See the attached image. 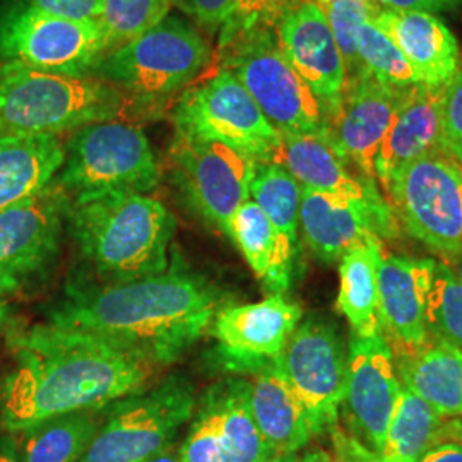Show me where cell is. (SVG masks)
I'll list each match as a JSON object with an SVG mask.
<instances>
[{"label": "cell", "mask_w": 462, "mask_h": 462, "mask_svg": "<svg viewBox=\"0 0 462 462\" xmlns=\"http://www.w3.org/2000/svg\"><path fill=\"white\" fill-rule=\"evenodd\" d=\"M9 343L14 368L0 383V430L9 433L141 393L160 368L129 347L47 322Z\"/></svg>", "instance_id": "6da1fadb"}, {"label": "cell", "mask_w": 462, "mask_h": 462, "mask_svg": "<svg viewBox=\"0 0 462 462\" xmlns=\"http://www.w3.org/2000/svg\"><path fill=\"white\" fill-rule=\"evenodd\" d=\"M219 295L208 281L165 271L118 282H76L47 324L129 347L158 366L171 364L211 329Z\"/></svg>", "instance_id": "7a4b0ae2"}, {"label": "cell", "mask_w": 462, "mask_h": 462, "mask_svg": "<svg viewBox=\"0 0 462 462\" xmlns=\"http://www.w3.org/2000/svg\"><path fill=\"white\" fill-rule=\"evenodd\" d=\"M66 226L95 284H118L168 271L175 219L148 194L69 199Z\"/></svg>", "instance_id": "3957f363"}, {"label": "cell", "mask_w": 462, "mask_h": 462, "mask_svg": "<svg viewBox=\"0 0 462 462\" xmlns=\"http://www.w3.org/2000/svg\"><path fill=\"white\" fill-rule=\"evenodd\" d=\"M135 103L98 78L0 62V133L59 137L91 124L124 120Z\"/></svg>", "instance_id": "277c9868"}, {"label": "cell", "mask_w": 462, "mask_h": 462, "mask_svg": "<svg viewBox=\"0 0 462 462\" xmlns=\"http://www.w3.org/2000/svg\"><path fill=\"white\" fill-rule=\"evenodd\" d=\"M162 180V168L148 135L124 120H106L74 131L57 183L69 199L112 192L148 194Z\"/></svg>", "instance_id": "5b68a950"}, {"label": "cell", "mask_w": 462, "mask_h": 462, "mask_svg": "<svg viewBox=\"0 0 462 462\" xmlns=\"http://www.w3.org/2000/svg\"><path fill=\"white\" fill-rule=\"evenodd\" d=\"M211 59L213 50L194 26L168 16L148 33L105 53L93 74L135 101L151 103L192 83Z\"/></svg>", "instance_id": "8992f818"}, {"label": "cell", "mask_w": 462, "mask_h": 462, "mask_svg": "<svg viewBox=\"0 0 462 462\" xmlns=\"http://www.w3.org/2000/svg\"><path fill=\"white\" fill-rule=\"evenodd\" d=\"M198 410L192 382L170 375L105 406L103 423L81 462H148L166 447Z\"/></svg>", "instance_id": "52a82bcc"}, {"label": "cell", "mask_w": 462, "mask_h": 462, "mask_svg": "<svg viewBox=\"0 0 462 462\" xmlns=\"http://www.w3.org/2000/svg\"><path fill=\"white\" fill-rule=\"evenodd\" d=\"M406 231L444 259L462 252V166L439 149L399 168L383 185Z\"/></svg>", "instance_id": "ba28073f"}, {"label": "cell", "mask_w": 462, "mask_h": 462, "mask_svg": "<svg viewBox=\"0 0 462 462\" xmlns=\"http://www.w3.org/2000/svg\"><path fill=\"white\" fill-rule=\"evenodd\" d=\"M171 118L175 133L225 144L255 163H274L278 158L280 131L225 67L208 81L185 89Z\"/></svg>", "instance_id": "9c48e42d"}, {"label": "cell", "mask_w": 462, "mask_h": 462, "mask_svg": "<svg viewBox=\"0 0 462 462\" xmlns=\"http://www.w3.org/2000/svg\"><path fill=\"white\" fill-rule=\"evenodd\" d=\"M221 51L223 67L247 89L280 134L326 131L320 103L281 51L273 28L244 34Z\"/></svg>", "instance_id": "30bf717a"}, {"label": "cell", "mask_w": 462, "mask_h": 462, "mask_svg": "<svg viewBox=\"0 0 462 462\" xmlns=\"http://www.w3.org/2000/svg\"><path fill=\"white\" fill-rule=\"evenodd\" d=\"M69 198L59 183L0 211V300L33 293L60 257Z\"/></svg>", "instance_id": "8fae6325"}, {"label": "cell", "mask_w": 462, "mask_h": 462, "mask_svg": "<svg viewBox=\"0 0 462 462\" xmlns=\"http://www.w3.org/2000/svg\"><path fill=\"white\" fill-rule=\"evenodd\" d=\"M108 51L98 19L53 16L17 0L0 17V62L43 72L89 76Z\"/></svg>", "instance_id": "7c38bea8"}, {"label": "cell", "mask_w": 462, "mask_h": 462, "mask_svg": "<svg viewBox=\"0 0 462 462\" xmlns=\"http://www.w3.org/2000/svg\"><path fill=\"white\" fill-rule=\"evenodd\" d=\"M255 162L219 143L175 133L170 146L171 180L187 206L230 236L231 219L250 199Z\"/></svg>", "instance_id": "4fadbf2b"}, {"label": "cell", "mask_w": 462, "mask_h": 462, "mask_svg": "<svg viewBox=\"0 0 462 462\" xmlns=\"http://www.w3.org/2000/svg\"><path fill=\"white\" fill-rule=\"evenodd\" d=\"M274 364L300 399L314 437L337 427L347 351L336 328L322 319L300 322Z\"/></svg>", "instance_id": "5bb4252c"}, {"label": "cell", "mask_w": 462, "mask_h": 462, "mask_svg": "<svg viewBox=\"0 0 462 462\" xmlns=\"http://www.w3.org/2000/svg\"><path fill=\"white\" fill-rule=\"evenodd\" d=\"M301 315L300 305L282 295L221 307L211 326L221 364L236 374H255L274 364L301 322Z\"/></svg>", "instance_id": "9a60e30c"}, {"label": "cell", "mask_w": 462, "mask_h": 462, "mask_svg": "<svg viewBox=\"0 0 462 462\" xmlns=\"http://www.w3.org/2000/svg\"><path fill=\"white\" fill-rule=\"evenodd\" d=\"M401 391L394 353L383 336L358 337L351 334L343 404L356 439L375 454L383 446Z\"/></svg>", "instance_id": "2e32d148"}, {"label": "cell", "mask_w": 462, "mask_h": 462, "mask_svg": "<svg viewBox=\"0 0 462 462\" xmlns=\"http://www.w3.org/2000/svg\"><path fill=\"white\" fill-rule=\"evenodd\" d=\"M273 32L288 62L320 103L328 124L345 97L347 70L324 13L314 0H305L282 14Z\"/></svg>", "instance_id": "e0dca14e"}, {"label": "cell", "mask_w": 462, "mask_h": 462, "mask_svg": "<svg viewBox=\"0 0 462 462\" xmlns=\"http://www.w3.org/2000/svg\"><path fill=\"white\" fill-rule=\"evenodd\" d=\"M406 89L380 83L362 70L347 79L343 101L326 124L332 146L356 166L366 180H375L374 162Z\"/></svg>", "instance_id": "ac0fdd59"}, {"label": "cell", "mask_w": 462, "mask_h": 462, "mask_svg": "<svg viewBox=\"0 0 462 462\" xmlns=\"http://www.w3.org/2000/svg\"><path fill=\"white\" fill-rule=\"evenodd\" d=\"M394 216L383 202H360L301 187L300 230L315 255L332 264L349 250L391 236Z\"/></svg>", "instance_id": "d6986e66"}, {"label": "cell", "mask_w": 462, "mask_h": 462, "mask_svg": "<svg viewBox=\"0 0 462 462\" xmlns=\"http://www.w3.org/2000/svg\"><path fill=\"white\" fill-rule=\"evenodd\" d=\"M437 263L406 255H382L379 264L380 329L393 353L427 343L429 295Z\"/></svg>", "instance_id": "ffe728a7"}, {"label": "cell", "mask_w": 462, "mask_h": 462, "mask_svg": "<svg viewBox=\"0 0 462 462\" xmlns=\"http://www.w3.org/2000/svg\"><path fill=\"white\" fill-rule=\"evenodd\" d=\"M413 66L421 86L447 88L461 64V50L446 23L430 13L377 7L370 19Z\"/></svg>", "instance_id": "44dd1931"}, {"label": "cell", "mask_w": 462, "mask_h": 462, "mask_svg": "<svg viewBox=\"0 0 462 462\" xmlns=\"http://www.w3.org/2000/svg\"><path fill=\"white\" fill-rule=\"evenodd\" d=\"M446 88L414 86L406 89L396 116L375 154L374 171L382 187L399 168L444 148Z\"/></svg>", "instance_id": "7402d4cb"}, {"label": "cell", "mask_w": 462, "mask_h": 462, "mask_svg": "<svg viewBox=\"0 0 462 462\" xmlns=\"http://www.w3.org/2000/svg\"><path fill=\"white\" fill-rule=\"evenodd\" d=\"M274 163L284 166L301 187L315 192L360 202H383L374 180L358 179L347 170L346 160L332 146L326 131L281 134Z\"/></svg>", "instance_id": "603a6c76"}, {"label": "cell", "mask_w": 462, "mask_h": 462, "mask_svg": "<svg viewBox=\"0 0 462 462\" xmlns=\"http://www.w3.org/2000/svg\"><path fill=\"white\" fill-rule=\"evenodd\" d=\"M402 387L442 418L462 416V351L430 334L425 345L394 355Z\"/></svg>", "instance_id": "cb8c5ba5"}, {"label": "cell", "mask_w": 462, "mask_h": 462, "mask_svg": "<svg viewBox=\"0 0 462 462\" xmlns=\"http://www.w3.org/2000/svg\"><path fill=\"white\" fill-rule=\"evenodd\" d=\"M248 404L254 421L273 454H298L314 433L307 413L276 364L255 372L248 382Z\"/></svg>", "instance_id": "d4e9b609"}, {"label": "cell", "mask_w": 462, "mask_h": 462, "mask_svg": "<svg viewBox=\"0 0 462 462\" xmlns=\"http://www.w3.org/2000/svg\"><path fill=\"white\" fill-rule=\"evenodd\" d=\"M66 146L55 135L0 133V211L55 180Z\"/></svg>", "instance_id": "484cf974"}, {"label": "cell", "mask_w": 462, "mask_h": 462, "mask_svg": "<svg viewBox=\"0 0 462 462\" xmlns=\"http://www.w3.org/2000/svg\"><path fill=\"white\" fill-rule=\"evenodd\" d=\"M230 238L273 295H282L290 288L295 244L273 225L252 199L233 216Z\"/></svg>", "instance_id": "4316f807"}, {"label": "cell", "mask_w": 462, "mask_h": 462, "mask_svg": "<svg viewBox=\"0 0 462 462\" xmlns=\"http://www.w3.org/2000/svg\"><path fill=\"white\" fill-rule=\"evenodd\" d=\"M202 404L215 420L223 462H264L274 456L257 429L248 404V382L228 380L213 387Z\"/></svg>", "instance_id": "83f0119b"}, {"label": "cell", "mask_w": 462, "mask_h": 462, "mask_svg": "<svg viewBox=\"0 0 462 462\" xmlns=\"http://www.w3.org/2000/svg\"><path fill=\"white\" fill-rule=\"evenodd\" d=\"M382 255V242H374L349 250L339 261L337 309L358 337L382 334L377 278Z\"/></svg>", "instance_id": "f1b7e54d"}, {"label": "cell", "mask_w": 462, "mask_h": 462, "mask_svg": "<svg viewBox=\"0 0 462 462\" xmlns=\"http://www.w3.org/2000/svg\"><path fill=\"white\" fill-rule=\"evenodd\" d=\"M103 410L53 416L14 433L21 462H81L103 423Z\"/></svg>", "instance_id": "f546056e"}, {"label": "cell", "mask_w": 462, "mask_h": 462, "mask_svg": "<svg viewBox=\"0 0 462 462\" xmlns=\"http://www.w3.org/2000/svg\"><path fill=\"white\" fill-rule=\"evenodd\" d=\"M446 418L402 387L379 456L382 462H418L444 440Z\"/></svg>", "instance_id": "4dcf8cb0"}, {"label": "cell", "mask_w": 462, "mask_h": 462, "mask_svg": "<svg viewBox=\"0 0 462 462\" xmlns=\"http://www.w3.org/2000/svg\"><path fill=\"white\" fill-rule=\"evenodd\" d=\"M250 199L264 211L278 230L297 245L301 185L280 163H255Z\"/></svg>", "instance_id": "1f68e13d"}, {"label": "cell", "mask_w": 462, "mask_h": 462, "mask_svg": "<svg viewBox=\"0 0 462 462\" xmlns=\"http://www.w3.org/2000/svg\"><path fill=\"white\" fill-rule=\"evenodd\" d=\"M171 5V0H101L98 23L108 51L158 26L170 16Z\"/></svg>", "instance_id": "d6a6232c"}, {"label": "cell", "mask_w": 462, "mask_h": 462, "mask_svg": "<svg viewBox=\"0 0 462 462\" xmlns=\"http://www.w3.org/2000/svg\"><path fill=\"white\" fill-rule=\"evenodd\" d=\"M356 53L362 70L374 76L380 83L393 86L396 89L421 86L416 70L402 55V51L372 21H368L360 30Z\"/></svg>", "instance_id": "836d02e7"}, {"label": "cell", "mask_w": 462, "mask_h": 462, "mask_svg": "<svg viewBox=\"0 0 462 462\" xmlns=\"http://www.w3.org/2000/svg\"><path fill=\"white\" fill-rule=\"evenodd\" d=\"M427 324L431 336L462 351V281L446 263L435 265Z\"/></svg>", "instance_id": "e575fe53"}, {"label": "cell", "mask_w": 462, "mask_h": 462, "mask_svg": "<svg viewBox=\"0 0 462 462\" xmlns=\"http://www.w3.org/2000/svg\"><path fill=\"white\" fill-rule=\"evenodd\" d=\"M320 7L324 16L329 23L330 32L334 34L337 47L343 53L345 64H346L347 79L355 78L362 72V67L358 62V34L366 24L377 5H374L370 0H314Z\"/></svg>", "instance_id": "d590c367"}, {"label": "cell", "mask_w": 462, "mask_h": 462, "mask_svg": "<svg viewBox=\"0 0 462 462\" xmlns=\"http://www.w3.org/2000/svg\"><path fill=\"white\" fill-rule=\"evenodd\" d=\"M305 0H235L219 33V50L233 40L261 28H273L276 21Z\"/></svg>", "instance_id": "8d00e7d4"}, {"label": "cell", "mask_w": 462, "mask_h": 462, "mask_svg": "<svg viewBox=\"0 0 462 462\" xmlns=\"http://www.w3.org/2000/svg\"><path fill=\"white\" fill-rule=\"evenodd\" d=\"M180 462H223L215 420L204 404L196 410V420L180 444Z\"/></svg>", "instance_id": "74e56055"}, {"label": "cell", "mask_w": 462, "mask_h": 462, "mask_svg": "<svg viewBox=\"0 0 462 462\" xmlns=\"http://www.w3.org/2000/svg\"><path fill=\"white\" fill-rule=\"evenodd\" d=\"M182 13L192 17L200 28L217 32L235 0H171Z\"/></svg>", "instance_id": "f35d334b"}, {"label": "cell", "mask_w": 462, "mask_h": 462, "mask_svg": "<svg viewBox=\"0 0 462 462\" xmlns=\"http://www.w3.org/2000/svg\"><path fill=\"white\" fill-rule=\"evenodd\" d=\"M462 137V55L454 79L444 95V148L447 143Z\"/></svg>", "instance_id": "ab89813d"}, {"label": "cell", "mask_w": 462, "mask_h": 462, "mask_svg": "<svg viewBox=\"0 0 462 462\" xmlns=\"http://www.w3.org/2000/svg\"><path fill=\"white\" fill-rule=\"evenodd\" d=\"M36 9L53 16L91 21L98 19L101 0H26Z\"/></svg>", "instance_id": "60d3db41"}, {"label": "cell", "mask_w": 462, "mask_h": 462, "mask_svg": "<svg viewBox=\"0 0 462 462\" xmlns=\"http://www.w3.org/2000/svg\"><path fill=\"white\" fill-rule=\"evenodd\" d=\"M330 435L334 446V462H382L379 456L355 435H349L337 427L330 430Z\"/></svg>", "instance_id": "b9f144b4"}, {"label": "cell", "mask_w": 462, "mask_h": 462, "mask_svg": "<svg viewBox=\"0 0 462 462\" xmlns=\"http://www.w3.org/2000/svg\"><path fill=\"white\" fill-rule=\"evenodd\" d=\"M374 5L393 11H420V13H450L462 7V0H370Z\"/></svg>", "instance_id": "7bdbcfd3"}, {"label": "cell", "mask_w": 462, "mask_h": 462, "mask_svg": "<svg viewBox=\"0 0 462 462\" xmlns=\"http://www.w3.org/2000/svg\"><path fill=\"white\" fill-rule=\"evenodd\" d=\"M418 462H462V444L454 440H442L431 447Z\"/></svg>", "instance_id": "ee69618b"}, {"label": "cell", "mask_w": 462, "mask_h": 462, "mask_svg": "<svg viewBox=\"0 0 462 462\" xmlns=\"http://www.w3.org/2000/svg\"><path fill=\"white\" fill-rule=\"evenodd\" d=\"M0 462H21L14 433L0 430Z\"/></svg>", "instance_id": "f6af8a7d"}, {"label": "cell", "mask_w": 462, "mask_h": 462, "mask_svg": "<svg viewBox=\"0 0 462 462\" xmlns=\"http://www.w3.org/2000/svg\"><path fill=\"white\" fill-rule=\"evenodd\" d=\"M148 462H180V444L173 442Z\"/></svg>", "instance_id": "bcb514c9"}, {"label": "cell", "mask_w": 462, "mask_h": 462, "mask_svg": "<svg viewBox=\"0 0 462 462\" xmlns=\"http://www.w3.org/2000/svg\"><path fill=\"white\" fill-rule=\"evenodd\" d=\"M444 440H454L462 444V416L446 423L444 427Z\"/></svg>", "instance_id": "7dc6e473"}, {"label": "cell", "mask_w": 462, "mask_h": 462, "mask_svg": "<svg viewBox=\"0 0 462 462\" xmlns=\"http://www.w3.org/2000/svg\"><path fill=\"white\" fill-rule=\"evenodd\" d=\"M297 462H334V457L322 448H314L305 452L303 456H298Z\"/></svg>", "instance_id": "c3c4849f"}, {"label": "cell", "mask_w": 462, "mask_h": 462, "mask_svg": "<svg viewBox=\"0 0 462 462\" xmlns=\"http://www.w3.org/2000/svg\"><path fill=\"white\" fill-rule=\"evenodd\" d=\"M446 151L462 166V137L456 139V141L447 143Z\"/></svg>", "instance_id": "681fc988"}, {"label": "cell", "mask_w": 462, "mask_h": 462, "mask_svg": "<svg viewBox=\"0 0 462 462\" xmlns=\"http://www.w3.org/2000/svg\"><path fill=\"white\" fill-rule=\"evenodd\" d=\"M7 320H9V309L5 305V300H0V334L5 329Z\"/></svg>", "instance_id": "f907efd6"}, {"label": "cell", "mask_w": 462, "mask_h": 462, "mask_svg": "<svg viewBox=\"0 0 462 462\" xmlns=\"http://www.w3.org/2000/svg\"><path fill=\"white\" fill-rule=\"evenodd\" d=\"M298 454H276L264 462H297Z\"/></svg>", "instance_id": "816d5d0a"}, {"label": "cell", "mask_w": 462, "mask_h": 462, "mask_svg": "<svg viewBox=\"0 0 462 462\" xmlns=\"http://www.w3.org/2000/svg\"><path fill=\"white\" fill-rule=\"evenodd\" d=\"M14 2H17V0H0V17H2V14H4Z\"/></svg>", "instance_id": "f5cc1de1"}, {"label": "cell", "mask_w": 462, "mask_h": 462, "mask_svg": "<svg viewBox=\"0 0 462 462\" xmlns=\"http://www.w3.org/2000/svg\"><path fill=\"white\" fill-rule=\"evenodd\" d=\"M456 274H457L459 280L462 281V252L459 254V257L456 259Z\"/></svg>", "instance_id": "db71d44e"}]
</instances>
